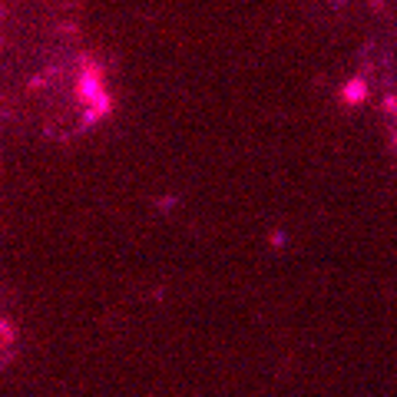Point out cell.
Returning a JSON list of instances; mask_svg holds the SVG:
<instances>
[{"label": "cell", "mask_w": 397, "mask_h": 397, "mask_svg": "<svg viewBox=\"0 0 397 397\" xmlns=\"http://www.w3.org/2000/svg\"><path fill=\"white\" fill-rule=\"evenodd\" d=\"M76 97H80V103H86V109L97 106L99 99L106 97L103 70H99V63L90 60V56H83V66H80V76H76Z\"/></svg>", "instance_id": "1"}, {"label": "cell", "mask_w": 397, "mask_h": 397, "mask_svg": "<svg viewBox=\"0 0 397 397\" xmlns=\"http://www.w3.org/2000/svg\"><path fill=\"white\" fill-rule=\"evenodd\" d=\"M365 80H351V83L344 86V103H358V99H365Z\"/></svg>", "instance_id": "2"}]
</instances>
